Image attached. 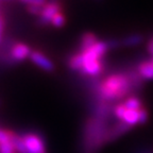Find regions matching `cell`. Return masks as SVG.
Returning <instances> with one entry per match:
<instances>
[{
    "label": "cell",
    "mask_w": 153,
    "mask_h": 153,
    "mask_svg": "<svg viewBox=\"0 0 153 153\" xmlns=\"http://www.w3.org/2000/svg\"><path fill=\"white\" fill-rule=\"evenodd\" d=\"M111 120L89 116L82 131V153H99L105 145V134Z\"/></svg>",
    "instance_id": "1"
},
{
    "label": "cell",
    "mask_w": 153,
    "mask_h": 153,
    "mask_svg": "<svg viewBox=\"0 0 153 153\" xmlns=\"http://www.w3.org/2000/svg\"><path fill=\"white\" fill-rule=\"evenodd\" d=\"M22 136L28 153H46V143L41 134L27 132Z\"/></svg>",
    "instance_id": "2"
},
{
    "label": "cell",
    "mask_w": 153,
    "mask_h": 153,
    "mask_svg": "<svg viewBox=\"0 0 153 153\" xmlns=\"http://www.w3.org/2000/svg\"><path fill=\"white\" fill-rule=\"evenodd\" d=\"M62 3L60 0H49L43 7L42 14L39 15L37 19V24L39 26H49L51 22V19L56 13L62 12Z\"/></svg>",
    "instance_id": "3"
},
{
    "label": "cell",
    "mask_w": 153,
    "mask_h": 153,
    "mask_svg": "<svg viewBox=\"0 0 153 153\" xmlns=\"http://www.w3.org/2000/svg\"><path fill=\"white\" fill-rule=\"evenodd\" d=\"M133 128L134 127L121 121V120H117L114 123H111L108 131H106V134H105V145L117 140L119 137L123 136L124 134H127L129 131H131Z\"/></svg>",
    "instance_id": "4"
},
{
    "label": "cell",
    "mask_w": 153,
    "mask_h": 153,
    "mask_svg": "<svg viewBox=\"0 0 153 153\" xmlns=\"http://www.w3.org/2000/svg\"><path fill=\"white\" fill-rule=\"evenodd\" d=\"M29 59H30V61H31L34 65L39 67L44 71H46V72L54 71L55 66H54V64H53V62L48 56H46L44 53H42L41 51L32 50L31 53H30Z\"/></svg>",
    "instance_id": "5"
},
{
    "label": "cell",
    "mask_w": 153,
    "mask_h": 153,
    "mask_svg": "<svg viewBox=\"0 0 153 153\" xmlns=\"http://www.w3.org/2000/svg\"><path fill=\"white\" fill-rule=\"evenodd\" d=\"M31 48L28 45L24 43H15L12 45L11 49H10V56L13 60L14 63H19L25 61L26 59H28L30 56L31 53Z\"/></svg>",
    "instance_id": "6"
},
{
    "label": "cell",
    "mask_w": 153,
    "mask_h": 153,
    "mask_svg": "<svg viewBox=\"0 0 153 153\" xmlns=\"http://www.w3.org/2000/svg\"><path fill=\"white\" fill-rule=\"evenodd\" d=\"M98 37L95 33L93 32H85L81 35L79 39V45H78V48H76V52L78 53H82L88 49L89 47H91L93 45H95L97 42H98Z\"/></svg>",
    "instance_id": "7"
},
{
    "label": "cell",
    "mask_w": 153,
    "mask_h": 153,
    "mask_svg": "<svg viewBox=\"0 0 153 153\" xmlns=\"http://www.w3.org/2000/svg\"><path fill=\"white\" fill-rule=\"evenodd\" d=\"M136 69L145 81L153 80V62L151 60H143L139 62L136 66Z\"/></svg>",
    "instance_id": "8"
},
{
    "label": "cell",
    "mask_w": 153,
    "mask_h": 153,
    "mask_svg": "<svg viewBox=\"0 0 153 153\" xmlns=\"http://www.w3.org/2000/svg\"><path fill=\"white\" fill-rule=\"evenodd\" d=\"M145 42V35L141 33H133L120 39V47H136Z\"/></svg>",
    "instance_id": "9"
},
{
    "label": "cell",
    "mask_w": 153,
    "mask_h": 153,
    "mask_svg": "<svg viewBox=\"0 0 153 153\" xmlns=\"http://www.w3.org/2000/svg\"><path fill=\"white\" fill-rule=\"evenodd\" d=\"M67 66L71 71L81 74L83 69V57L81 53L74 52L70 54L67 59Z\"/></svg>",
    "instance_id": "10"
},
{
    "label": "cell",
    "mask_w": 153,
    "mask_h": 153,
    "mask_svg": "<svg viewBox=\"0 0 153 153\" xmlns=\"http://www.w3.org/2000/svg\"><path fill=\"white\" fill-rule=\"evenodd\" d=\"M122 103H123L124 106L128 110L132 111H138L143 108V100L139 97H137V96H130L127 99H124V101Z\"/></svg>",
    "instance_id": "11"
},
{
    "label": "cell",
    "mask_w": 153,
    "mask_h": 153,
    "mask_svg": "<svg viewBox=\"0 0 153 153\" xmlns=\"http://www.w3.org/2000/svg\"><path fill=\"white\" fill-rule=\"evenodd\" d=\"M121 121L126 122V123L135 128V126L138 124V112L137 111L127 110V112L124 113L123 117H122Z\"/></svg>",
    "instance_id": "12"
},
{
    "label": "cell",
    "mask_w": 153,
    "mask_h": 153,
    "mask_svg": "<svg viewBox=\"0 0 153 153\" xmlns=\"http://www.w3.org/2000/svg\"><path fill=\"white\" fill-rule=\"evenodd\" d=\"M11 141H12L13 146H14V148L17 153H28L27 152V149H26V146H25L24 139H22V135L15 133L14 136H13L12 139H11Z\"/></svg>",
    "instance_id": "13"
},
{
    "label": "cell",
    "mask_w": 153,
    "mask_h": 153,
    "mask_svg": "<svg viewBox=\"0 0 153 153\" xmlns=\"http://www.w3.org/2000/svg\"><path fill=\"white\" fill-rule=\"evenodd\" d=\"M66 16H65V14L63 12H59L56 13V14L54 15V16L52 17V19H51V22L50 25L52 27H54V28H63V27L66 25Z\"/></svg>",
    "instance_id": "14"
},
{
    "label": "cell",
    "mask_w": 153,
    "mask_h": 153,
    "mask_svg": "<svg viewBox=\"0 0 153 153\" xmlns=\"http://www.w3.org/2000/svg\"><path fill=\"white\" fill-rule=\"evenodd\" d=\"M14 134H15L14 132L11 131V130L1 129L0 128V145L7 143V141H11L12 137L14 136Z\"/></svg>",
    "instance_id": "15"
},
{
    "label": "cell",
    "mask_w": 153,
    "mask_h": 153,
    "mask_svg": "<svg viewBox=\"0 0 153 153\" xmlns=\"http://www.w3.org/2000/svg\"><path fill=\"white\" fill-rule=\"evenodd\" d=\"M45 5V4H44ZM44 5H27V12L30 13L33 16H37L39 17V15L42 14V11H43V7Z\"/></svg>",
    "instance_id": "16"
},
{
    "label": "cell",
    "mask_w": 153,
    "mask_h": 153,
    "mask_svg": "<svg viewBox=\"0 0 153 153\" xmlns=\"http://www.w3.org/2000/svg\"><path fill=\"white\" fill-rule=\"evenodd\" d=\"M0 153H17L13 146L12 141H7V143H1L0 145Z\"/></svg>",
    "instance_id": "17"
},
{
    "label": "cell",
    "mask_w": 153,
    "mask_h": 153,
    "mask_svg": "<svg viewBox=\"0 0 153 153\" xmlns=\"http://www.w3.org/2000/svg\"><path fill=\"white\" fill-rule=\"evenodd\" d=\"M137 112H138V124H145L149 119V113L147 108H143Z\"/></svg>",
    "instance_id": "18"
},
{
    "label": "cell",
    "mask_w": 153,
    "mask_h": 153,
    "mask_svg": "<svg viewBox=\"0 0 153 153\" xmlns=\"http://www.w3.org/2000/svg\"><path fill=\"white\" fill-rule=\"evenodd\" d=\"M18 1L26 5H44L47 3L48 0H18Z\"/></svg>",
    "instance_id": "19"
},
{
    "label": "cell",
    "mask_w": 153,
    "mask_h": 153,
    "mask_svg": "<svg viewBox=\"0 0 153 153\" xmlns=\"http://www.w3.org/2000/svg\"><path fill=\"white\" fill-rule=\"evenodd\" d=\"M146 50H147V52L149 53V55L152 57L153 56V35L151 36V37L148 39V42H147Z\"/></svg>",
    "instance_id": "20"
},
{
    "label": "cell",
    "mask_w": 153,
    "mask_h": 153,
    "mask_svg": "<svg viewBox=\"0 0 153 153\" xmlns=\"http://www.w3.org/2000/svg\"><path fill=\"white\" fill-rule=\"evenodd\" d=\"M135 153H153V150L151 148H140Z\"/></svg>",
    "instance_id": "21"
},
{
    "label": "cell",
    "mask_w": 153,
    "mask_h": 153,
    "mask_svg": "<svg viewBox=\"0 0 153 153\" xmlns=\"http://www.w3.org/2000/svg\"><path fill=\"white\" fill-rule=\"evenodd\" d=\"M1 2H10V1H13V0H0Z\"/></svg>",
    "instance_id": "22"
},
{
    "label": "cell",
    "mask_w": 153,
    "mask_h": 153,
    "mask_svg": "<svg viewBox=\"0 0 153 153\" xmlns=\"http://www.w3.org/2000/svg\"><path fill=\"white\" fill-rule=\"evenodd\" d=\"M0 43H1V39H0Z\"/></svg>",
    "instance_id": "23"
},
{
    "label": "cell",
    "mask_w": 153,
    "mask_h": 153,
    "mask_svg": "<svg viewBox=\"0 0 153 153\" xmlns=\"http://www.w3.org/2000/svg\"><path fill=\"white\" fill-rule=\"evenodd\" d=\"M0 4H1V1H0Z\"/></svg>",
    "instance_id": "24"
}]
</instances>
